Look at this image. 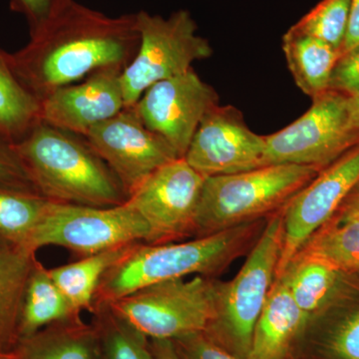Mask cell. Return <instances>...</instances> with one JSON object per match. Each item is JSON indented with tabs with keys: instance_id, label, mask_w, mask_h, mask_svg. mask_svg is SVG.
<instances>
[{
	"instance_id": "44dd1931",
	"label": "cell",
	"mask_w": 359,
	"mask_h": 359,
	"mask_svg": "<svg viewBox=\"0 0 359 359\" xmlns=\"http://www.w3.org/2000/svg\"><path fill=\"white\" fill-rule=\"evenodd\" d=\"M136 244L138 243L83 257L75 263L48 269L49 275L75 311L92 313L97 289L104 275Z\"/></svg>"
},
{
	"instance_id": "836d02e7",
	"label": "cell",
	"mask_w": 359,
	"mask_h": 359,
	"mask_svg": "<svg viewBox=\"0 0 359 359\" xmlns=\"http://www.w3.org/2000/svg\"><path fill=\"white\" fill-rule=\"evenodd\" d=\"M332 219L340 222L359 221V183L347 196Z\"/></svg>"
},
{
	"instance_id": "4dcf8cb0",
	"label": "cell",
	"mask_w": 359,
	"mask_h": 359,
	"mask_svg": "<svg viewBox=\"0 0 359 359\" xmlns=\"http://www.w3.org/2000/svg\"><path fill=\"white\" fill-rule=\"evenodd\" d=\"M330 91L346 97L359 93V46L340 54L330 77Z\"/></svg>"
},
{
	"instance_id": "1f68e13d",
	"label": "cell",
	"mask_w": 359,
	"mask_h": 359,
	"mask_svg": "<svg viewBox=\"0 0 359 359\" xmlns=\"http://www.w3.org/2000/svg\"><path fill=\"white\" fill-rule=\"evenodd\" d=\"M58 0H11V7L15 13L25 16L30 32L36 29Z\"/></svg>"
},
{
	"instance_id": "9c48e42d",
	"label": "cell",
	"mask_w": 359,
	"mask_h": 359,
	"mask_svg": "<svg viewBox=\"0 0 359 359\" xmlns=\"http://www.w3.org/2000/svg\"><path fill=\"white\" fill-rule=\"evenodd\" d=\"M346 96L325 92L299 119L264 136V166L294 164L323 170L359 143L347 124Z\"/></svg>"
},
{
	"instance_id": "cb8c5ba5",
	"label": "cell",
	"mask_w": 359,
	"mask_h": 359,
	"mask_svg": "<svg viewBox=\"0 0 359 359\" xmlns=\"http://www.w3.org/2000/svg\"><path fill=\"white\" fill-rule=\"evenodd\" d=\"M297 255L320 259L344 275L359 276V221L330 219Z\"/></svg>"
},
{
	"instance_id": "d590c367",
	"label": "cell",
	"mask_w": 359,
	"mask_h": 359,
	"mask_svg": "<svg viewBox=\"0 0 359 359\" xmlns=\"http://www.w3.org/2000/svg\"><path fill=\"white\" fill-rule=\"evenodd\" d=\"M346 105L348 128L359 133V93L346 97Z\"/></svg>"
},
{
	"instance_id": "ba28073f",
	"label": "cell",
	"mask_w": 359,
	"mask_h": 359,
	"mask_svg": "<svg viewBox=\"0 0 359 359\" xmlns=\"http://www.w3.org/2000/svg\"><path fill=\"white\" fill-rule=\"evenodd\" d=\"M148 238L147 224L126 202L115 207L50 202L28 250L36 252L46 245H57L83 257L147 243Z\"/></svg>"
},
{
	"instance_id": "8992f818",
	"label": "cell",
	"mask_w": 359,
	"mask_h": 359,
	"mask_svg": "<svg viewBox=\"0 0 359 359\" xmlns=\"http://www.w3.org/2000/svg\"><path fill=\"white\" fill-rule=\"evenodd\" d=\"M135 14L140 44L121 74L126 107L138 102L152 85L183 74L194 62L212 54L211 44L198 35L197 23L188 11L181 9L168 18L145 11Z\"/></svg>"
},
{
	"instance_id": "4316f807",
	"label": "cell",
	"mask_w": 359,
	"mask_h": 359,
	"mask_svg": "<svg viewBox=\"0 0 359 359\" xmlns=\"http://www.w3.org/2000/svg\"><path fill=\"white\" fill-rule=\"evenodd\" d=\"M351 0H321L290 29L341 49L348 26Z\"/></svg>"
},
{
	"instance_id": "8d00e7d4",
	"label": "cell",
	"mask_w": 359,
	"mask_h": 359,
	"mask_svg": "<svg viewBox=\"0 0 359 359\" xmlns=\"http://www.w3.org/2000/svg\"><path fill=\"white\" fill-rule=\"evenodd\" d=\"M0 359H18V353L15 351L13 353H0Z\"/></svg>"
},
{
	"instance_id": "f546056e",
	"label": "cell",
	"mask_w": 359,
	"mask_h": 359,
	"mask_svg": "<svg viewBox=\"0 0 359 359\" xmlns=\"http://www.w3.org/2000/svg\"><path fill=\"white\" fill-rule=\"evenodd\" d=\"M173 341L183 359H243L223 348L205 332L184 335Z\"/></svg>"
},
{
	"instance_id": "603a6c76",
	"label": "cell",
	"mask_w": 359,
	"mask_h": 359,
	"mask_svg": "<svg viewBox=\"0 0 359 359\" xmlns=\"http://www.w3.org/2000/svg\"><path fill=\"white\" fill-rule=\"evenodd\" d=\"M39 122V101L16 76L9 53L0 48V139L14 145Z\"/></svg>"
},
{
	"instance_id": "5bb4252c",
	"label": "cell",
	"mask_w": 359,
	"mask_h": 359,
	"mask_svg": "<svg viewBox=\"0 0 359 359\" xmlns=\"http://www.w3.org/2000/svg\"><path fill=\"white\" fill-rule=\"evenodd\" d=\"M264 136L237 108L218 104L203 118L184 159L205 178L242 173L264 166Z\"/></svg>"
},
{
	"instance_id": "6da1fadb",
	"label": "cell",
	"mask_w": 359,
	"mask_h": 359,
	"mask_svg": "<svg viewBox=\"0 0 359 359\" xmlns=\"http://www.w3.org/2000/svg\"><path fill=\"white\" fill-rule=\"evenodd\" d=\"M139 44L136 14L111 18L75 0H58L28 44L9 59L21 83L41 102L96 71H124Z\"/></svg>"
},
{
	"instance_id": "83f0119b",
	"label": "cell",
	"mask_w": 359,
	"mask_h": 359,
	"mask_svg": "<svg viewBox=\"0 0 359 359\" xmlns=\"http://www.w3.org/2000/svg\"><path fill=\"white\" fill-rule=\"evenodd\" d=\"M323 351L327 359H359V304L347 308L335 321Z\"/></svg>"
},
{
	"instance_id": "ac0fdd59",
	"label": "cell",
	"mask_w": 359,
	"mask_h": 359,
	"mask_svg": "<svg viewBox=\"0 0 359 359\" xmlns=\"http://www.w3.org/2000/svg\"><path fill=\"white\" fill-rule=\"evenodd\" d=\"M35 252L0 241V353H13Z\"/></svg>"
},
{
	"instance_id": "e575fe53",
	"label": "cell",
	"mask_w": 359,
	"mask_h": 359,
	"mask_svg": "<svg viewBox=\"0 0 359 359\" xmlns=\"http://www.w3.org/2000/svg\"><path fill=\"white\" fill-rule=\"evenodd\" d=\"M153 359H183L171 339H150Z\"/></svg>"
},
{
	"instance_id": "7c38bea8",
	"label": "cell",
	"mask_w": 359,
	"mask_h": 359,
	"mask_svg": "<svg viewBox=\"0 0 359 359\" xmlns=\"http://www.w3.org/2000/svg\"><path fill=\"white\" fill-rule=\"evenodd\" d=\"M84 138L110 168L128 198L153 172L178 159L171 146L146 127L134 106L96 125Z\"/></svg>"
},
{
	"instance_id": "e0dca14e",
	"label": "cell",
	"mask_w": 359,
	"mask_h": 359,
	"mask_svg": "<svg viewBox=\"0 0 359 359\" xmlns=\"http://www.w3.org/2000/svg\"><path fill=\"white\" fill-rule=\"evenodd\" d=\"M308 325L282 278H275L255 327L248 359H283Z\"/></svg>"
},
{
	"instance_id": "52a82bcc",
	"label": "cell",
	"mask_w": 359,
	"mask_h": 359,
	"mask_svg": "<svg viewBox=\"0 0 359 359\" xmlns=\"http://www.w3.org/2000/svg\"><path fill=\"white\" fill-rule=\"evenodd\" d=\"M216 297L217 283L195 276L155 283L106 304L149 339L175 340L207 330Z\"/></svg>"
},
{
	"instance_id": "d6a6232c",
	"label": "cell",
	"mask_w": 359,
	"mask_h": 359,
	"mask_svg": "<svg viewBox=\"0 0 359 359\" xmlns=\"http://www.w3.org/2000/svg\"><path fill=\"white\" fill-rule=\"evenodd\" d=\"M359 46V0H351V13L346 39L340 49V54Z\"/></svg>"
},
{
	"instance_id": "277c9868",
	"label": "cell",
	"mask_w": 359,
	"mask_h": 359,
	"mask_svg": "<svg viewBox=\"0 0 359 359\" xmlns=\"http://www.w3.org/2000/svg\"><path fill=\"white\" fill-rule=\"evenodd\" d=\"M320 172L311 166L278 164L208 177L196 217V233L204 237L278 212Z\"/></svg>"
},
{
	"instance_id": "ffe728a7",
	"label": "cell",
	"mask_w": 359,
	"mask_h": 359,
	"mask_svg": "<svg viewBox=\"0 0 359 359\" xmlns=\"http://www.w3.org/2000/svg\"><path fill=\"white\" fill-rule=\"evenodd\" d=\"M283 49L295 84L306 95L314 99L330 91L339 49L290 28L283 35Z\"/></svg>"
},
{
	"instance_id": "8fae6325",
	"label": "cell",
	"mask_w": 359,
	"mask_h": 359,
	"mask_svg": "<svg viewBox=\"0 0 359 359\" xmlns=\"http://www.w3.org/2000/svg\"><path fill=\"white\" fill-rule=\"evenodd\" d=\"M358 183L359 143L320 170L283 205L282 250L276 278L282 275L309 238L334 218Z\"/></svg>"
},
{
	"instance_id": "f1b7e54d",
	"label": "cell",
	"mask_w": 359,
	"mask_h": 359,
	"mask_svg": "<svg viewBox=\"0 0 359 359\" xmlns=\"http://www.w3.org/2000/svg\"><path fill=\"white\" fill-rule=\"evenodd\" d=\"M0 188L39 194L13 144L0 139Z\"/></svg>"
},
{
	"instance_id": "2e32d148",
	"label": "cell",
	"mask_w": 359,
	"mask_h": 359,
	"mask_svg": "<svg viewBox=\"0 0 359 359\" xmlns=\"http://www.w3.org/2000/svg\"><path fill=\"white\" fill-rule=\"evenodd\" d=\"M351 278L320 259L295 255L282 275L276 278H282L309 323L351 290L347 280Z\"/></svg>"
},
{
	"instance_id": "d4e9b609",
	"label": "cell",
	"mask_w": 359,
	"mask_h": 359,
	"mask_svg": "<svg viewBox=\"0 0 359 359\" xmlns=\"http://www.w3.org/2000/svg\"><path fill=\"white\" fill-rule=\"evenodd\" d=\"M50 202L39 194L0 188V241L28 250Z\"/></svg>"
},
{
	"instance_id": "9a60e30c",
	"label": "cell",
	"mask_w": 359,
	"mask_h": 359,
	"mask_svg": "<svg viewBox=\"0 0 359 359\" xmlns=\"http://www.w3.org/2000/svg\"><path fill=\"white\" fill-rule=\"evenodd\" d=\"M122 72L119 68H105L80 83L55 90L40 102V121L85 137L90 129L126 107Z\"/></svg>"
},
{
	"instance_id": "7402d4cb",
	"label": "cell",
	"mask_w": 359,
	"mask_h": 359,
	"mask_svg": "<svg viewBox=\"0 0 359 359\" xmlns=\"http://www.w3.org/2000/svg\"><path fill=\"white\" fill-rule=\"evenodd\" d=\"M81 316L71 306L40 262L35 259L26 285L18 334L27 339L53 323ZM20 342V341H18Z\"/></svg>"
},
{
	"instance_id": "484cf974",
	"label": "cell",
	"mask_w": 359,
	"mask_h": 359,
	"mask_svg": "<svg viewBox=\"0 0 359 359\" xmlns=\"http://www.w3.org/2000/svg\"><path fill=\"white\" fill-rule=\"evenodd\" d=\"M99 359H153L151 340L114 313L108 304L94 306Z\"/></svg>"
},
{
	"instance_id": "3957f363",
	"label": "cell",
	"mask_w": 359,
	"mask_h": 359,
	"mask_svg": "<svg viewBox=\"0 0 359 359\" xmlns=\"http://www.w3.org/2000/svg\"><path fill=\"white\" fill-rule=\"evenodd\" d=\"M257 222L189 242L138 243L104 275L94 306L109 304L155 283L216 273L243 254L259 235Z\"/></svg>"
},
{
	"instance_id": "7a4b0ae2",
	"label": "cell",
	"mask_w": 359,
	"mask_h": 359,
	"mask_svg": "<svg viewBox=\"0 0 359 359\" xmlns=\"http://www.w3.org/2000/svg\"><path fill=\"white\" fill-rule=\"evenodd\" d=\"M13 146L40 195L51 202L115 207L128 199L84 137L40 121Z\"/></svg>"
},
{
	"instance_id": "30bf717a",
	"label": "cell",
	"mask_w": 359,
	"mask_h": 359,
	"mask_svg": "<svg viewBox=\"0 0 359 359\" xmlns=\"http://www.w3.org/2000/svg\"><path fill=\"white\" fill-rule=\"evenodd\" d=\"M205 177L184 158L153 172L126 203L149 229V245L166 244L196 233V217Z\"/></svg>"
},
{
	"instance_id": "d6986e66",
	"label": "cell",
	"mask_w": 359,
	"mask_h": 359,
	"mask_svg": "<svg viewBox=\"0 0 359 359\" xmlns=\"http://www.w3.org/2000/svg\"><path fill=\"white\" fill-rule=\"evenodd\" d=\"M18 359H99V339L94 323L81 316L53 323L20 339Z\"/></svg>"
},
{
	"instance_id": "4fadbf2b",
	"label": "cell",
	"mask_w": 359,
	"mask_h": 359,
	"mask_svg": "<svg viewBox=\"0 0 359 359\" xmlns=\"http://www.w3.org/2000/svg\"><path fill=\"white\" fill-rule=\"evenodd\" d=\"M218 104L216 90L192 68L152 85L134 107L146 127L184 158L203 118Z\"/></svg>"
},
{
	"instance_id": "5b68a950",
	"label": "cell",
	"mask_w": 359,
	"mask_h": 359,
	"mask_svg": "<svg viewBox=\"0 0 359 359\" xmlns=\"http://www.w3.org/2000/svg\"><path fill=\"white\" fill-rule=\"evenodd\" d=\"M283 242L278 210L257 238L249 257L229 283H217L216 313L205 334L224 339L233 354L248 359L252 334L275 282Z\"/></svg>"
}]
</instances>
